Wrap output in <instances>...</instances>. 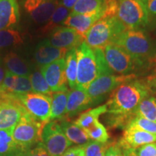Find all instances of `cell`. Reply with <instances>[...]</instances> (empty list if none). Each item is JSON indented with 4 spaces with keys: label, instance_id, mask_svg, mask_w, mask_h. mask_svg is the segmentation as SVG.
Returning <instances> with one entry per match:
<instances>
[{
    "label": "cell",
    "instance_id": "cell-1",
    "mask_svg": "<svg viewBox=\"0 0 156 156\" xmlns=\"http://www.w3.org/2000/svg\"><path fill=\"white\" fill-rule=\"evenodd\" d=\"M151 91L143 80H132L122 84L113 91L106 103L108 114L136 116V108Z\"/></svg>",
    "mask_w": 156,
    "mask_h": 156
},
{
    "label": "cell",
    "instance_id": "cell-2",
    "mask_svg": "<svg viewBox=\"0 0 156 156\" xmlns=\"http://www.w3.org/2000/svg\"><path fill=\"white\" fill-rule=\"evenodd\" d=\"M77 74L76 87L85 90L96 78L113 74L105 59L103 51L92 48L83 41L77 48Z\"/></svg>",
    "mask_w": 156,
    "mask_h": 156
},
{
    "label": "cell",
    "instance_id": "cell-3",
    "mask_svg": "<svg viewBox=\"0 0 156 156\" xmlns=\"http://www.w3.org/2000/svg\"><path fill=\"white\" fill-rule=\"evenodd\" d=\"M112 44L119 46L140 61L151 62L156 56L155 45L142 29L126 30L117 36Z\"/></svg>",
    "mask_w": 156,
    "mask_h": 156
},
{
    "label": "cell",
    "instance_id": "cell-4",
    "mask_svg": "<svg viewBox=\"0 0 156 156\" xmlns=\"http://www.w3.org/2000/svg\"><path fill=\"white\" fill-rule=\"evenodd\" d=\"M125 30L117 17L101 18L88 30L84 41L90 48L103 50L106 45L112 43L119 34Z\"/></svg>",
    "mask_w": 156,
    "mask_h": 156
},
{
    "label": "cell",
    "instance_id": "cell-5",
    "mask_svg": "<svg viewBox=\"0 0 156 156\" xmlns=\"http://www.w3.org/2000/svg\"><path fill=\"white\" fill-rule=\"evenodd\" d=\"M116 17L126 30H139L149 23V13L142 0H119Z\"/></svg>",
    "mask_w": 156,
    "mask_h": 156
},
{
    "label": "cell",
    "instance_id": "cell-6",
    "mask_svg": "<svg viewBox=\"0 0 156 156\" xmlns=\"http://www.w3.org/2000/svg\"><path fill=\"white\" fill-rule=\"evenodd\" d=\"M103 51L110 69L119 75H132L144 64L143 62L133 57L112 43L106 45Z\"/></svg>",
    "mask_w": 156,
    "mask_h": 156
},
{
    "label": "cell",
    "instance_id": "cell-7",
    "mask_svg": "<svg viewBox=\"0 0 156 156\" xmlns=\"http://www.w3.org/2000/svg\"><path fill=\"white\" fill-rule=\"evenodd\" d=\"M45 125L26 112L15 126L12 132L13 138L18 145L27 151L36 142L42 141L41 134Z\"/></svg>",
    "mask_w": 156,
    "mask_h": 156
},
{
    "label": "cell",
    "instance_id": "cell-8",
    "mask_svg": "<svg viewBox=\"0 0 156 156\" xmlns=\"http://www.w3.org/2000/svg\"><path fill=\"white\" fill-rule=\"evenodd\" d=\"M25 110L35 119L46 124L51 114V96L31 92L15 95Z\"/></svg>",
    "mask_w": 156,
    "mask_h": 156
},
{
    "label": "cell",
    "instance_id": "cell-9",
    "mask_svg": "<svg viewBox=\"0 0 156 156\" xmlns=\"http://www.w3.org/2000/svg\"><path fill=\"white\" fill-rule=\"evenodd\" d=\"M41 140L50 156H62L73 145L56 121H50L44 126Z\"/></svg>",
    "mask_w": 156,
    "mask_h": 156
},
{
    "label": "cell",
    "instance_id": "cell-10",
    "mask_svg": "<svg viewBox=\"0 0 156 156\" xmlns=\"http://www.w3.org/2000/svg\"><path fill=\"white\" fill-rule=\"evenodd\" d=\"M134 74L127 75H103L98 77L89 85L85 92L95 103L100 102L103 96L113 92L122 84L135 79Z\"/></svg>",
    "mask_w": 156,
    "mask_h": 156
},
{
    "label": "cell",
    "instance_id": "cell-11",
    "mask_svg": "<svg viewBox=\"0 0 156 156\" xmlns=\"http://www.w3.org/2000/svg\"><path fill=\"white\" fill-rule=\"evenodd\" d=\"M26 112L15 95H0V130L15 128Z\"/></svg>",
    "mask_w": 156,
    "mask_h": 156
},
{
    "label": "cell",
    "instance_id": "cell-12",
    "mask_svg": "<svg viewBox=\"0 0 156 156\" xmlns=\"http://www.w3.org/2000/svg\"><path fill=\"white\" fill-rule=\"evenodd\" d=\"M41 72L52 92L67 91L65 58H62L41 68Z\"/></svg>",
    "mask_w": 156,
    "mask_h": 156
},
{
    "label": "cell",
    "instance_id": "cell-13",
    "mask_svg": "<svg viewBox=\"0 0 156 156\" xmlns=\"http://www.w3.org/2000/svg\"><path fill=\"white\" fill-rule=\"evenodd\" d=\"M59 0H24L23 8L37 24L47 23Z\"/></svg>",
    "mask_w": 156,
    "mask_h": 156
},
{
    "label": "cell",
    "instance_id": "cell-14",
    "mask_svg": "<svg viewBox=\"0 0 156 156\" xmlns=\"http://www.w3.org/2000/svg\"><path fill=\"white\" fill-rule=\"evenodd\" d=\"M46 41L54 47L69 51L77 48L84 41V38L75 29L58 26L51 32Z\"/></svg>",
    "mask_w": 156,
    "mask_h": 156
},
{
    "label": "cell",
    "instance_id": "cell-15",
    "mask_svg": "<svg viewBox=\"0 0 156 156\" xmlns=\"http://www.w3.org/2000/svg\"><path fill=\"white\" fill-rule=\"evenodd\" d=\"M156 142V134L134 127L124 129L122 137L117 144L122 150L134 149Z\"/></svg>",
    "mask_w": 156,
    "mask_h": 156
},
{
    "label": "cell",
    "instance_id": "cell-16",
    "mask_svg": "<svg viewBox=\"0 0 156 156\" xmlns=\"http://www.w3.org/2000/svg\"><path fill=\"white\" fill-rule=\"evenodd\" d=\"M34 92L29 76H17L6 70L5 79L0 86V95H17Z\"/></svg>",
    "mask_w": 156,
    "mask_h": 156
},
{
    "label": "cell",
    "instance_id": "cell-17",
    "mask_svg": "<svg viewBox=\"0 0 156 156\" xmlns=\"http://www.w3.org/2000/svg\"><path fill=\"white\" fill-rule=\"evenodd\" d=\"M103 16V9L89 14H72L70 13L62 23L64 26L72 28L77 31L85 41L87 33L91 27Z\"/></svg>",
    "mask_w": 156,
    "mask_h": 156
},
{
    "label": "cell",
    "instance_id": "cell-18",
    "mask_svg": "<svg viewBox=\"0 0 156 156\" xmlns=\"http://www.w3.org/2000/svg\"><path fill=\"white\" fill-rule=\"evenodd\" d=\"M68 50L51 46L47 41L44 40L35 48L34 57L37 65L41 68L62 58H65Z\"/></svg>",
    "mask_w": 156,
    "mask_h": 156
},
{
    "label": "cell",
    "instance_id": "cell-19",
    "mask_svg": "<svg viewBox=\"0 0 156 156\" xmlns=\"http://www.w3.org/2000/svg\"><path fill=\"white\" fill-rule=\"evenodd\" d=\"M96 103L83 90L74 88L69 91L66 114L67 118L75 116L92 105Z\"/></svg>",
    "mask_w": 156,
    "mask_h": 156
},
{
    "label": "cell",
    "instance_id": "cell-20",
    "mask_svg": "<svg viewBox=\"0 0 156 156\" xmlns=\"http://www.w3.org/2000/svg\"><path fill=\"white\" fill-rule=\"evenodd\" d=\"M20 18L17 0H0V30L16 26Z\"/></svg>",
    "mask_w": 156,
    "mask_h": 156
},
{
    "label": "cell",
    "instance_id": "cell-21",
    "mask_svg": "<svg viewBox=\"0 0 156 156\" xmlns=\"http://www.w3.org/2000/svg\"><path fill=\"white\" fill-rule=\"evenodd\" d=\"M4 63L7 71L17 76H29L31 67L28 62L14 52L7 54L4 58Z\"/></svg>",
    "mask_w": 156,
    "mask_h": 156
},
{
    "label": "cell",
    "instance_id": "cell-22",
    "mask_svg": "<svg viewBox=\"0 0 156 156\" xmlns=\"http://www.w3.org/2000/svg\"><path fill=\"white\" fill-rule=\"evenodd\" d=\"M59 124L67 139L72 143L85 145L90 142V139L85 130L76 125L75 123H71L66 119H62Z\"/></svg>",
    "mask_w": 156,
    "mask_h": 156
},
{
    "label": "cell",
    "instance_id": "cell-23",
    "mask_svg": "<svg viewBox=\"0 0 156 156\" xmlns=\"http://www.w3.org/2000/svg\"><path fill=\"white\" fill-rule=\"evenodd\" d=\"M13 129L14 128L0 130V155L12 156L26 151L15 141L12 136Z\"/></svg>",
    "mask_w": 156,
    "mask_h": 156
},
{
    "label": "cell",
    "instance_id": "cell-24",
    "mask_svg": "<svg viewBox=\"0 0 156 156\" xmlns=\"http://www.w3.org/2000/svg\"><path fill=\"white\" fill-rule=\"evenodd\" d=\"M69 90L58 91L51 95V114L50 121L62 120L66 114Z\"/></svg>",
    "mask_w": 156,
    "mask_h": 156
},
{
    "label": "cell",
    "instance_id": "cell-25",
    "mask_svg": "<svg viewBox=\"0 0 156 156\" xmlns=\"http://www.w3.org/2000/svg\"><path fill=\"white\" fill-rule=\"evenodd\" d=\"M66 75L68 85L71 89L76 87L77 74V48H72L67 51L65 56Z\"/></svg>",
    "mask_w": 156,
    "mask_h": 156
},
{
    "label": "cell",
    "instance_id": "cell-26",
    "mask_svg": "<svg viewBox=\"0 0 156 156\" xmlns=\"http://www.w3.org/2000/svg\"><path fill=\"white\" fill-rule=\"evenodd\" d=\"M107 112H108L107 105H101L100 106L90 109L87 112L83 113L74 123L80 127L86 129L92 125L95 121L98 120L101 115L104 114Z\"/></svg>",
    "mask_w": 156,
    "mask_h": 156
},
{
    "label": "cell",
    "instance_id": "cell-27",
    "mask_svg": "<svg viewBox=\"0 0 156 156\" xmlns=\"http://www.w3.org/2000/svg\"><path fill=\"white\" fill-rule=\"evenodd\" d=\"M70 9L67 8L61 2H58L56 6L53 15H51L49 20L43 28L42 33L51 32L52 30L58 27V25L62 24L70 14Z\"/></svg>",
    "mask_w": 156,
    "mask_h": 156
},
{
    "label": "cell",
    "instance_id": "cell-28",
    "mask_svg": "<svg viewBox=\"0 0 156 156\" xmlns=\"http://www.w3.org/2000/svg\"><path fill=\"white\" fill-rule=\"evenodd\" d=\"M136 116H140L147 119L156 122V98L148 96L141 101L135 112Z\"/></svg>",
    "mask_w": 156,
    "mask_h": 156
},
{
    "label": "cell",
    "instance_id": "cell-29",
    "mask_svg": "<svg viewBox=\"0 0 156 156\" xmlns=\"http://www.w3.org/2000/svg\"><path fill=\"white\" fill-rule=\"evenodd\" d=\"M23 41V35L18 30L12 28L0 30V48L17 46Z\"/></svg>",
    "mask_w": 156,
    "mask_h": 156
},
{
    "label": "cell",
    "instance_id": "cell-30",
    "mask_svg": "<svg viewBox=\"0 0 156 156\" xmlns=\"http://www.w3.org/2000/svg\"><path fill=\"white\" fill-rule=\"evenodd\" d=\"M103 0H77L72 14H89L103 9Z\"/></svg>",
    "mask_w": 156,
    "mask_h": 156
},
{
    "label": "cell",
    "instance_id": "cell-31",
    "mask_svg": "<svg viewBox=\"0 0 156 156\" xmlns=\"http://www.w3.org/2000/svg\"><path fill=\"white\" fill-rule=\"evenodd\" d=\"M29 78H30L31 85H32L33 90L34 93L51 96L53 92L50 89L41 72L35 71L34 73H31L29 75Z\"/></svg>",
    "mask_w": 156,
    "mask_h": 156
},
{
    "label": "cell",
    "instance_id": "cell-32",
    "mask_svg": "<svg viewBox=\"0 0 156 156\" xmlns=\"http://www.w3.org/2000/svg\"><path fill=\"white\" fill-rule=\"evenodd\" d=\"M90 139L93 141L102 142H108L109 135L106 127L98 120L95 121L89 128L85 129Z\"/></svg>",
    "mask_w": 156,
    "mask_h": 156
},
{
    "label": "cell",
    "instance_id": "cell-33",
    "mask_svg": "<svg viewBox=\"0 0 156 156\" xmlns=\"http://www.w3.org/2000/svg\"><path fill=\"white\" fill-rule=\"evenodd\" d=\"M112 145L110 142H98L90 141L84 145L85 156H106L108 147Z\"/></svg>",
    "mask_w": 156,
    "mask_h": 156
},
{
    "label": "cell",
    "instance_id": "cell-34",
    "mask_svg": "<svg viewBox=\"0 0 156 156\" xmlns=\"http://www.w3.org/2000/svg\"><path fill=\"white\" fill-rule=\"evenodd\" d=\"M126 127H134L156 134V122H152L140 116H135L130 121Z\"/></svg>",
    "mask_w": 156,
    "mask_h": 156
},
{
    "label": "cell",
    "instance_id": "cell-35",
    "mask_svg": "<svg viewBox=\"0 0 156 156\" xmlns=\"http://www.w3.org/2000/svg\"><path fill=\"white\" fill-rule=\"evenodd\" d=\"M119 9V0H103V16L101 18L116 17Z\"/></svg>",
    "mask_w": 156,
    "mask_h": 156
},
{
    "label": "cell",
    "instance_id": "cell-36",
    "mask_svg": "<svg viewBox=\"0 0 156 156\" xmlns=\"http://www.w3.org/2000/svg\"><path fill=\"white\" fill-rule=\"evenodd\" d=\"M137 156H156V143L147 144L134 150Z\"/></svg>",
    "mask_w": 156,
    "mask_h": 156
},
{
    "label": "cell",
    "instance_id": "cell-37",
    "mask_svg": "<svg viewBox=\"0 0 156 156\" xmlns=\"http://www.w3.org/2000/svg\"><path fill=\"white\" fill-rule=\"evenodd\" d=\"M25 156H50L49 154L46 151V147L42 143L40 142L38 145L36 147L32 150H27L25 153Z\"/></svg>",
    "mask_w": 156,
    "mask_h": 156
},
{
    "label": "cell",
    "instance_id": "cell-38",
    "mask_svg": "<svg viewBox=\"0 0 156 156\" xmlns=\"http://www.w3.org/2000/svg\"><path fill=\"white\" fill-rule=\"evenodd\" d=\"M62 156H85L84 145L74 146L70 147Z\"/></svg>",
    "mask_w": 156,
    "mask_h": 156
},
{
    "label": "cell",
    "instance_id": "cell-39",
    "mask_svg": "<svg viewBox=\"0 0 156 156\" xmlns=\"http://www.w3.org/2000/svg\"><path fill=\"white\" fill-rule=\"evenodd\" d=\"M106 156H124L122 150L117 144L112 145L107 150Z\"/></svg>",
    "mask_w": 156,
    "mask_h": 156
},
{
    "label": "cell",
    "instance_id": "cell-40",
    "mask_svg": "<svg viewBox=\"0 0 156 156\" xmlns=\"http://www.w3.org/2000/svg\"><path fill=\"white\" fill-rule=\"evenodd\" d=\"M145 81L151 93H156V73L147 77Z\"/></svg>",
    "mask_w": 156,
    "mask_h": 156
},
{
    "label": "cell",
    "instance_id": "cell-41",
    "mask_svg": "<svg viewBox=\"0 0 156 156\" xmlns=\"http://www.w3.org/2000/svg\"><path fill=\"white\" fill-rule=\"evenodd\" d=\"M149 16L156 17V0H147L145 2Z\"/></svg>",
    "mask_w": 156,
    "mask_h": 156
},
{
    "label": "cell",
    "instance_id": "cell-42",
    "mask_svg": "<svg viewBox=\"0 0 156 156\" xmlns=\"http://www.w3.org/2000/svg\"><path fill=\"white\" fill-rule=\"evenodd\" d=\"M77 0H59V2H61L64 6L69 9H73Z\"/></svg>",
    "mask_w": 156,
    "mask_h": 156
},
{
    "label": "cell",
    "instance_id": "cell-43",
    "mask_svg": "<svg viewBox=\"0 0 156 156\" xmlns=\"http://www.w3.org/2000/svg\"><path fill=\"white\" fill-rule=\"evenodd\" d=\"M124 156H137L136 155L134 149H126L122 150Z\"/></svg>",
    "mask_w": 156,
    "mask_h": 156
},
{
    "label": "cell",
    "instance_id": "cell-44",
    "mask_svg": "<svg viewBox=\"0 0 156 156\" xmlns=\"http://www.w3.org/2000/svg\"><path fill=\"white\" fill-rule=\"evenodd\" d=\"M6 75V70L4 69L2 65H0V86H1L2 83L5 79Z\"/></svg>",
    "mask_w": 156,
    "mask_h": 156
},
{
    "label": "cell",
    "instance_id": "cell-45",
    "mask_svg": "<svg viewBox=\"0 0 156 156\" xmlns=\"http://www.w3.org/2000/svg\"><path fill=\"white\" fill-rule=\"evenodd\" d=\"M25 152H21V153H17L15 154V155H14L13 156H25Z\"/></svg>",
    "mask_w": 156,
    "mask_h": 156
},
{
    "label": "cell",
    "instance_id": "cell-46",
    "mask_svg": "<svg viewBox=\"0 0 156 156\" xmlns=\"http://www.w3.org/2000/svg\"><path fill=\"white\" fill-rule=\"evenodd\" d=\"M151 63H154V64H155V65H156V56L155 58H154V59L153 60V61L151 62Z\"/></svg>",
    "mask_w": 156,
    "mask_h": 156
},
{
    "label": "cell",
    "instance_id": "cell-47",
    "mask_svg": "<svg viewBox=\"0 0 156 156\" xmlns=\"http://www.w3.org/2000/svg\"><path fill=\"white\" fill-rule=\"evenodd\" d=\"M142 1H143V2H146V1H147V0H142Z\"/></svg>",
    "mask_w": 156,
    "mask_h": 156
},
{
    "label": "cell",
    "instance_id": "cell-48",
    "mask_svg": "<svg viewBox=\"0 0 156 156\" xmlns=\"http://www.w3.org/2000/svg\"><path fill=\"white\" fill-rule=\"evenodd\" d=\"M155 50H156V41H155Z\"/></svg>",
    "mask_w": 156,
    "mask_h": 156
},
{
    "label": "cell",
    "instance_id": "cell-49",
    "mask_svg": "<svg viewBox=\"0 0 156 156\" xmlns=\"http://www.w3.org/2000/svg\"><path fill=\"white\" fill-rule=\"evenodd\" d=\"M0 156H2V155H0ZM12 156H13V155H12Z\"/></svg>",
    "mask_w": 156,
    "mask_h": 156
}]
</instances>
